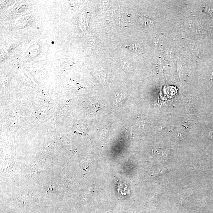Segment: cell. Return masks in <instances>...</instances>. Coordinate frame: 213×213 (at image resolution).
Instances as JSON below:
<instances>
[{
  "label": "cell",
  "mask_w": 213,
  "mask_h": 213,
  "mask_svg": "<svg viewBox=\"0 0 213 213\" xmlns=\"http://www.w3.org/2000/svg\"><path fill=\"white\" fill-rule=\"evenodd\" d=\"M209 134H210V135L211 137V138H213V131H212L210 132Z\"/></svg>",
  "instance_id": "1"
},
{
  "label": "cell",
  "mask_w": 213,
  "mask_h": 213,
  "mask_svg": "<svg viewBox=\"0 0 213 213\" xmlns=\"http://www.w3.org/2000/svg\"><path fill=\"white\" fill-rule=\"evenodd\" d=\"M212 78H213V72L212 74Z\"/></svg>",
  "instance_id": "2"
}]
</instances>
